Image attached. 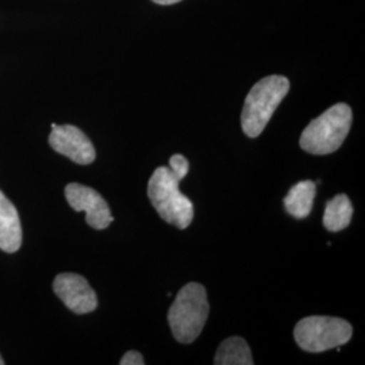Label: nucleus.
<instances>
[{"label":"nucleus","instance_id":"1","mask_svg":"<svg viewBox=\"0 0 365 365\" xmlns=\"http://www.w3.org/2000/svg\"><path fill=\"white\" fill-rule=\"evenodd\" d=\"M351 126L352 108L345 103H337L310 122L300 135V148L310 155H330L344 144Z\"/></svg>","mask_w":365,"mask_h":365},{"label":"nucleus","instance_id":"2","mask_svg":"<svg viewBox=\"0 0 365 365\" xmlns=\"http://www.w3.org/2000/svg\"><path fill=\"white\" fill-rule=\"evenodd\" d=\"M288 91L289 80L279 75L261 78L252 87L241 114V126L248 137L260 135Z\"/></svg>","mask_w":365,"mask_h":365},{"label":"nucleus","instance_id":"3","mask_svg":"<svg viewBox=\"0 0 365 365\" xmlns=\"http://www.w3.org/2000/svg\"><path fill=\"white\" fill-rule=\"evenodd\" d=\"M209 313L206 288L199 283L184 286L168 312V322L173 337L182 344L194 342L202 333Z\"/></svg>","mask_w":365,"mask_h":365},{"label":"nucleus","instance_id":"4","mask_svg":"<svg viewBox=\"0 0 365 365\" xmlns=\"http://www.w3.org/2000/svg\"><path fill=\"white\" fill-rule=\"evenodd\" d=\"M179 182L170 167H160L149 180L148 196L164 221L182 230L192 222L194 205L179 191Z\"/></svg>","mask_w":365,"mask_h":365},{"label":"nucleus","instance_id":"5","mask_svg":"<svg viewBox=\"0 0 365 365\" xmlns=\"http://www.w3.org/2000/svg\"><path fill=\"white\" fill-rule=\"evenodd\" d=\"M353 329L349 322L334 317H307L294 329V337L306 352H325L349 342Z\"/></svg>","mask_w":365,"mask_h":365},{"label":"nucleus","instance_id":"6","mask_svg":"<svg viewBox=\"0 0 365 365\" xmlns=\"http://www.w3.org/2000/svg\"><path fill=\"white\" fill-rule=\"evenodd\" d=\"M66 197L72 209L86 212V221L96 230H103L114 221L107 202L90 187L71 182L66 187Z\"/></svg>","mask_w":365,"mask_h":365},{"label":"nucleus","instance_id":"7","mask_svg":"<svg viewBox=\"0 0 365 365\" xmlns=\"http://www.w3.org/2000/svg\"><path fill=\"white\" fill-rule=\"evenodd\" d=\"M53 289L73 313H92L98 307V297L95 291L80 274H58L53 282Z\"/></svg>","mask_w":365,"mask_h":365},{"label":"nucleus","instance_id":"8","mask_svg":"<svg viewBox=\"0 0 365 365\" xmlns=\"http://www.w3.org/2000/svg\"><path fill=\"white\" fill-rule=\"evenodd\" d=\"M49 145L53 150L71 158L80 165L93 163L96 152L90 138L73 125H63L53 128L49 135Z\"/></svg>","mask_w":365,"mask_h":365},{"label":"nucleus","instance_id":"9","mask_svg":"<svg viewBox=\"0 0 365 365\" xmlns=\"http://www.w3.org/2000/svg\"><path fill=\"white\" fill-rule=\"evenodd\" d=\"M22 245V225L11 200L0 191V249L14 253Z\"/></svg>","mask_w":365,"mask_h":365},{"label":"nucleus","instance_id":"10","mask_svg":"<svg viewBox=\"0 0 365 365\" xmlns=\"http://www.w3.org/2000/svg\"><path fill=\"white\" fill-rule=\"evenodd\" d=\"M317 184L310 180L295 184L284 197V207L288 214L297 220H303L310 215L313 210Z\"/></svg>","mask_w":365,"mask_h":365},{"label":"nucleus","instance_id":"11","mask_svg":"<svg viewBox=\"0 0 365 365\" xmlns=\"http://www.w3.org/2000/svg\"><path fill=\"white\" fill-rule=\"evenodd\" d=\"M214 364L253 365L252 353L247 341L241 337H230L220 345Z\"/></svg>","mask_w":365,"mask_h":365},{"label":"nucleus","instance_id":"12","mask_svg":"<svg viewBox=\"0 0 365 365\" xmlns=\"http://www.w3.org/2000/svg\"><path fill=\"white\" fill-rule=\"evenodd\" d=\"M353 207L349 197L344 194L334 196L327 202L324 226L329 232H341L349 226L352 221Z\"/></svg>","mask_w":365,"mask_h":365},{"label":"nucleus","instance_id":"13","mask_svg":"<svg viewBox=\"0 0 365 365\" xmlns=\"http://www.w3.org/2000/svg\"><path fill=\"white\" fill-rule=\"evenodd\" d=\"M170 168L173 170V173L180 180H182L187 176V173H188L190 164H188V160L185 157L182 156V155H173L170 158Z\"/></svg>","mask_w":365,"mask_h":365},{"label":"nucleus","instance_id":"14","mask_svg":"<svg viewBox=\"0 0 365 365\" xmlns=\"http://www.w3.org/2000/svg\"><path fill=\"white\" fill-rule=\"evenodd\" d=\"M145 360L143 354L137 351H129L120 360V365H144Z\"/></svg>","mask_w":365,"mask_h":365},{"label":"nucleus","instance_id":"15","mask_svg":"<svg viewBox=\"0 0 365 365\" xmlns=\"http://www.w3.org/2000/svg\"><path fill=\"white\" fill-rule=\"evenodd\" d=\"M152 1H155L157 4H164V6H168V4H175V3H179V1H182V0H152Z\"/></svg>","mask_w":365,"mask_h":365},{"label":"nucleus","instance_id":"16","mask_svg":"<svg viewBox=\"0 0 365 365\" xmlns=\"http://www.w3.org/2000/svg\"><path fill=\"white\" fill-rule=\"evenodd\" d=\"M4 364V361H3V359H1V356H0V365Z\"/></svg>","mask_w":365,"mask_h":365}]
</instances>
